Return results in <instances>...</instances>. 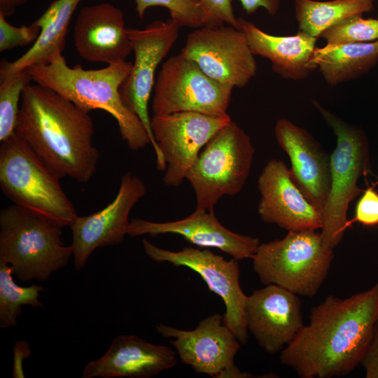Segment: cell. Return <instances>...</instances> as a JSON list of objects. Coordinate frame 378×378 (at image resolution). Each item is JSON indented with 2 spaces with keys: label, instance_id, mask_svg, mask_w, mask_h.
<instances>
[{
  "label": "cell",
  "instance_id": "3957f363",
  "mask_svg": "<svg viewBox=\"0 0 378 378\" xmlns=\"http://www.w3.org/2000/svg\"><path fill=\"white\" fill-rule=\"evenodd\" d=\"M62 53L56 51L48 62L28 67L32 81L54 90L84 111L100 109L109 113L132 150L150 144L141 120L125 105L120 93L132 63L124 60L102 69H85L80 64L69 66Z\"/></svg>",
  "mask_w": 378,
  "mask_h": 378
},
{
  "label": "cell",
  "instance_id": "7a4b0ae2",
  "mask_svg": "<svg viewBox=\"0 0 378 378\" xmlns=\"http://www.w3.org/2000/svg\"><path fill=\"white\" fill-rule=\"evenodd\" d=\"M15 133L60 178L88 182L97 170L99 150L88 112L39 84L22 92Z\"/></svg>",
  "mask_w": 378,
  "mask_h": 378
},
{
  "label": "cell",
  "instance_id": "484cf974",
  "mask_svg": "<svg viewBox=\"0 0 378 378\" xmlns=\"http://www.w3.org/2000/svg\"><path fill=\"white\" fill-rule=\"evenodd\" d=\"M13 270L10 265L0 262V328L15 326L17 318L21 314L22 305L43 307L38 300L41 286L32 284L29 287L18 285L13 279Z\"/></svg>",
  "mask_w": 378,
  "mask_h": 378
},
{
  "label": "cell",
  "instance_id": "44dd1931",
  "mask_svg": "<svg viewBox=\"0 0 378 378\" xmlns=\"http://www.w3.org/2000/svg\"><path fill=\"white\" fill-rule=\"evenodd\" d=\"M171 347L148 342L136 335H120L105 354L88 363L83 378H150L176 364Z\"/></svg>",
  "mask_w": 378,
  "mask_h": 378
},
{
  "label": "cell",
  "instance_id": "e0dca14e",
  "mask_svg": "<svg viewBox=\"0 0 378 378\" xmlns=\"http://www.w3.org/2000/svg\"><path fill=\"white\" fill-rule=\"evenodd\" d=\"M244 313L248 331L269 354L281 351L304 326L298 295L275 284L248 295Z\"/></svg>",
  "mask_w": 378,
  "mask_h": 378
},
{
  "label": "cell",
  "instance_id": "5bb4252c",
  "mask_svg": "<svg viewBox=\"0 0 378 378\" xmlns=\"http://www.w3.org/2000/svg\"><path fill=\"white\" fill-rule=\"evenodd\" d=\"M231 120L227 113L211 115L186 111L153 114L151 130L167 165L162 178L164 183L173 187L180 186L203 147Z\"/></svg>",
  "mask_w": 378,
  "mask_h": 378
},
{
  "label": "cell",
  "instance_id": "2e32d148",
  "mask_svg": "<svg viewBox=\"0 0 378 378\" xmlns=\"http://www.w3.org/2000/svg\"><path fill=\"white\" fill-rule=\"evenodd\" d=\"M258 188L260 194L258 214L263 222L288 231L321 229V212L304 195L282 160L267 162Z\"/></svg>",
  "mask_w": 378,
  "mask_h": 378
},
{
  "label": "cell",
  "instance_id": "8d00e7d4",
  "mask_svg": "<svg viewBox=\"0 0 378 378\" xmlns=\"http://www.w3.org/2000/svg\"><path fill=\"white\" fill-rule=\"evenodd\" d=\"M377 183H378V179H377V181L376 184H377Z\"/></svg>",
  "mask_w": 378,
  "mask_h": 378
},
{
  "label": "cell",
  "instance_id": "d6a6232c",
  "mask_svg": "<svg viewBox=\"0 0 378 378\" xmlns=\"http://www.w3.org/2000/svg\"><path fill=\"white\" fill-rule=\"evenodd\" d=\"M360 365L364 368L366 378H378V321Z\"/></svg>",
  "mask_w": 378,
  "mask_h": 378
},
{
  "label": "cell",
  "instance_id": "4fadbf2b",
  "mask_svg": "<svg viewBox=\"0 0 378 378\" xmlns=\"http://www.w3.org/2000/svg\"><path fill=\"white\" fill-rule=\"evenodd\" d=\"M164 337H172L170 344L181 363L199 374L216 378H248L234 364L241 343L224 323L223 315L215 313L203 318L191 330H181L163 323L156 326Z\"/></svg>",
  "mask_w": 378,
  "mask_h": 378
},
{
  "label": "cell",
  "instance_id": "83f0119b",
  "mask_svg": "<svg viewBox=\"0 0 378 378\" xmlns=\"http://www.w3.org/2000/svg\"><path fill=\"white\" fill-rule=\"evenodd\" d=\"M139 19H144L146 10L155 6L168 10L170 18L180 27L200 28L206 26V16L199 0H134Z\"/></svg>",
  "mask_w": 378,
  "mask_h": 378
},
{
  "label": "cell",
  "instance_id": "f1b7e54d",
  "mask_svg": "<svg viewBox=\"0 0 378 378\" xmlns=\"http://www.w3.org/2000/svg\"><path fill=\"white\" fill-rule=\"evenodd\" d=\"M320 37L329 46L375 41L378 40V19L351 16L328 28Z\"/></svg>",
  "mask_w": 378,
  "mask_h": 378
},
{
  "label": "cell",
  "instance_id": "9c48e42d",
  "mask_svg": "<svg viewBox=\"0 0 378 378\" xmlns=\"http://www.w3.org/2000/svg\"><path fill=\"white\" fill-rule=\"evenodd\" d=\"M233 88L208 76L197 64L180 52L162 65L154 85V115L197 112L211 115L227 113Z\"/></svg>",
  "mask_w": 378,
  "mask_h": 378
},
{
  "label": "cell",
  "instance_id": "8fae6325",
  "mask_svg": "<svg viewBox=\"0 0 378 378\" xmlns=\"http://www.w3.org/2000/svg\"><path fill=\"white\" fill-rule=\"evenodd\" d=\"M146 254L156 262H169L174 266L186 267L197 273L210 291L218 295L225 306L224 323L241 344L248 340L244 308L248 295L242 290L238 260L225 259L208 249L190 246L179 251L160 248L146 239L142 240Z\"/></svg>",
  "mask_w": 378,
  "mask_h": 378
},
{
  "label": "cell",
  "instance_id": "7c38bea8",
  "mask_svg": "<svg viewBox=\"0 0 378 378\" xmlns=\"http://www.w3.org/2000/svg\"><path fill=\"white\" fill-rule=\"evenodd\" d=\"M181 52L208 76L232 88H244L257 72L244 34L232 25L195 29L187 36Z\"/></svg>",
  "mask_w": 378,
  "mask_h": 378
},
{
  "label": "cell",
  "instance_id": "7402d4cb",
  "mask_svg": "<svg viewBox=\"0 0 378 378\" xmlns=\"http://www.w3.org/2000/svg\"><path fill=\"white\" fill-rule=\"evenodd\" d=\"M237 28L253 54L269 59L272 70L284 78L303 80L317 69L314 62L317 38L300 31L293 36L272 35L242 18H237Z\"/></svg>",
  "mask_w": 378,
  "mask_h": 378
},
{
  "label": "cell",
  "instance_id": "4316f807",
  "mask_svg": "<svg viewBox=\"0 0 378 378\" xmlns=\"http://www.w3.org/2000/svg\"><path fill=\"white\" fill-rule=\"evenodd\" d=\"M31 80L27 69L0 80V141L15 132L20 99L24 87Z\"/></svg>",
  "mask_w": 378,
  "mask_h": 378
},
{
  "label": "cell",
  "instance_id": "603a6c76",
  "mask_svg": "<svg viewBox=\"0 0 378 378\" xmlns=\"http://www.w3.org/2000/svg\"><path fill=\"white\" fill-rule=\"evenodd\" d=\"M81 0H54L34 23L41 34L31 47L13 62L2 60L0 80L10 78L28 67L48 62L56 51L62 52L71 18Z\"/></svg>",
  "mask_w": 378,
  "mask_h": 378
},
{
  "label": "cell",
  "instance_id": "8992f818",
  "mask_svg": "<svg viewBox=\"0 0 378 378\" xmlns=\"http://www.w3.org/2000/svg\"><path fill=\"white\" fill-rule=\"evenodd\" d=\"M59 179L15 132L1 141L4 194L15 204L70 227L78 216Z\"/></svg>",
  "mask_w": 378,
  "mask_h": 378
},
{
  "label": "cell",
  "instance_id": "d6986e66",
  "mask_svg": "<svg viewBox=\"0 0 378 378\" xmlns=\"http://www.w3.org/2000/svg\"><path fill=\"white\" fill-rule=\"evenodd\" d=\"M274 134L290 159L293 178L322 214L330 188V155L312 134L289 120L279 119Z\"/></svg>",
  "mask_w": 378,
  "mask_h": 378
},
{
  "label": "cell",
  "instance_id": "6da1fadb",
  "mask_svg": "<svg viewBox=\"0 0 378 378\" xmlns=\"http://www.w3.org/2000/svg\"><path fill=\"white\" fill-rule=\"evenodd\" d=\"M378 321V283L348 298L328 295L309 323L281 351V363L302 378H331L360 365Z\"/></svg>",
  "mask_w": 378,
  "mask_h": 378
},
{
  "label": "cell",
  "instance_id": "30bf717a",
  "mask_svg": "<svg viewBox=\"0 0 378 378\" xmlns=\"http://www.w3.org/2000/svg\"><path fill=\"white\" fill-rule=\"evenodd\" d=\"M180 28L169 18L167 21L155 20L143 29H127L134 61L120 93L125 105L139 118L145 127L159 171H164L167 165L151 130L148 106L155 83L157 67L178 39Z\"/></svg>",
  "mask_w": 378,
  "mask_h": 378
},
{
  "label": "cell",
  "instance_id": "d4e9b609",
  "mask_svg": "<svg viewBox=\"0 0 378 378\" xmlns=\"http://www.w3.org/2000/svg\"><path fill=\"white\" fill-rule=\"evenodd\" d=\"M374 8V0H295L299 31L319 38L328 28Z\"/></svg>",
  "mask_w": 378,
  "mask_h": 378
},
{
  "label": "cell",
  "instance_id": "1f68e13d",
  "mask_svg": "<svg viewBox=\"0 0 378 378\" xmlns=\"http://www.w3.org/2000/svg\"><path fill=\"white\" fill-rule=\"evenodd\" d=\"M374 186H368L357 202L354 218L349 221L358 222L365 226L378 225V192Z\"/></svg>",
  "mask_w": 378,
  "mask_h": 378
},
{
  "label": "cell",
  "instance_id": "277c9868",
  "mask_svg": "<svg viewBox=\"0 0 378 378\" xmlns=\"http://www.w3.org/2000/svg\"><path fill=\"white\" fill-rule=\"evenodd\" d=\"M56 221L17 204L0 211V262L22 281H45L73 255Z\"/></svg>",
  "mask_w": 378,
  "mask_h": 378
},
{
  "label": "cell",
  "instance_id": "ffe728a7",
  "mask_svg": "<svg viewBox=\"0 0 378 378\" xmlns=\"http://www.w3.org/2000/svg\"><path fill=\"white\" fill-rule=\"evenodd\" d=\"M79 56L107 64L124 61L132 52L122 11L108 2L83 7L74 27Z\"/></svg>",
  "mask_w": 378,
  "mask_h": 378
},
{
  "label": "cell",
  "instance_id": "ba28073f",
  "mask_svg": "<svg viewBox=\"0 0 378 378\" xmlns=\"http://www.w3.org/2000/svg\"><path fill=\"white\" fill-rule=\"evenodd\" d=\"M254 153L251 137L234 121L219 130L186 177L196 196L195 209L214 211L220 197L239 193L250 174Z\"/></svg>",
  "mask_w": 378,
  "mask_h": 378
},
{
  "label": "cell",
  "instance_id": "e575fe53",
  "mask_svg": "<svg viewBox=\"0 0 378 378\" xmlns=\"http://www.w3.org/2000/svg\"><path fill=\"white\" fill-rule=\"evenodd\" d=\"M31 349L26 341L20 340L15 343L13 347V377L24 378V374L22 368L23 360L29 356Z\"/></svg>",
  "mask_w": 378,
  "mask_h": 378
},
{
  "label": "cell",
  "instance_id": "cb8c5ba5",
  "mask_svg": "<svg viewBox=\"0 0 378 378\" xmlns=\"http://www.w3.org/2000/svg\"><path fill=\"white\" fill-rule=\"evenodd\" d=\"M314 62L326 83L336 86L364 75L377 64L378 40L316 48Z\"/></svg>",
  "mask_w": 378,
  "mask_h": 378
},
{
  "label": "cell",
  "instance_id": "52a82bcc",
  "mask_svg": "<svg viewBox=\"0 0 378 378\" xmlns=\"http://www.w3.org/2000/svg\"><path fill=\"white\" fill-rule=\"evenodd\" d=\"M333 258V249L324 245L320 232L300 230L260 244L251 259L263 284L312 298L326 280Z\"/></svg>",
  "mask_w": 378,
  "mask_h": 378
},
{
  "label": "cell",
  "instance_id": "4dcf8cb0",
  "mask_svg": "<svg viewBox=\"0 0 378 378\" xmlns=\"http://www.w3.org/2000/svg\"><path fill=\"white\" fill-rule=\"evenodd\" d=\"M206 16V26L215 27L223 24L237 28L232 0H199Z\"/></svg>",
  "mask_w": 378,
  "mask_h": 378
},
{
  "label": "cell",
  "instance_id": "d590c367",
  "mask_svg": "<svg viewBox=\"0 0 378 378\" xmlns=\"http://www.w3.org/2000/svg\"><path fill=\"white\" fill-rule=\"evenodd\" d=\"M27 0H0V13L6 17L14 14L18 7L27 3Z\"/></svg>",
  "mask_w": 378,
  "mask_h": 378
},
{
  "label": "cell",
  "instance_id": "ac0fdd59",
  "mask_svg": "<svg viewBox=\"0 0 378 378\" xmlns=\"http://www.w3.org/2000/svg\"><path fill=\"white\" fill-rule=\"evenodd\" d=\"M162 234H178L194 245L218 248L238 260L251 258L260 245L258 238L234 232L223 226L214 211L195 209L188 216L170 222L130 220L127 234L131 237Z\"/></svg>",
  "mask_w": 378,
  "mask_h": 378
},
{
  "label": "cell",
  "instance_id": "836d02e7",
  "mask_svg": "<svg viewBox=\"0 0 378 378\" xmlns=\"http://www.w3.org/2000/svg\"><path fill=\"white\" fill-rule=\"evenodd\" d=\"M246 15H251L263 8L271 16L277 14L281 0H239Z\"/></svg>",
  "mask_w": 378,
  "mask_h": 378
},
{
  "label": "cell",
  "instance_id": "9a60e30c",
  "mask_svg": "<svg viewBox=\"0 0 378 378\" xmlns=\"http://www.w3.org/2000/svg\"><path fill=\"white\" fill-rule=\"evenodd\" d=\"M146 193L143 181L127 172L122 176L118 192L111 203L102 210L75 219L70 226L73 235L70 246L76 270L83 269L95 249L124 241L130 213Z\"/></svg>",
  "mask_w": 378,
  "mask_h": 378
},
{
  "label": "cell",
  "instance_id": "5b68a950",
  "mask_svg": "<svg viewBox=\"0 0 378 378\" xmlns=\"http://www.w3.org/2000/svg\"><path fill=\"white\" fill-rule=\"evenodd\" d=\"M312 104L336 136V147L330 155V188L320 232L324 245L333 249L350 225V203L363 191L358 181L371 173L369 144L360 127L344 121L315 100Z\"/></svg>",
  "mask_w": 378,
  "mask_h": 378
},
{
  "label": "cell",
  "instance_id": "f546056e",
  "mask_svg": "<svg viewBox=\"0 0 378 378\" xmlns=\"http://www.w3.org/2000/svg\"><path fill=\"white\" fill-rule=\"evenodd\" d=\"M0 13V52L34 43L41 34V28L34 22L15 27Z\"/></svg>",
  "mask_w": 378,
  "mask_h": 378
}]
</instances>
